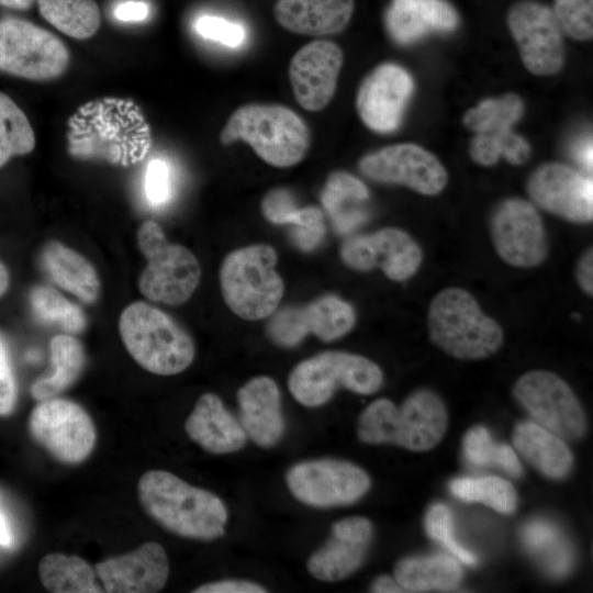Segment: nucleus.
Segmentation results:
<instances>
[{"label":"nucleus","mask_w":593,"mask_h":593,"mask_svg":"<svg viewBox=\"0 0 593 593\" xmlns=\"http://www.w3.org/2000/svg\"><path fill=\"white\" fill-rule=\"evenodd\" d=\"M143 510L164 529L179 537L212 541L225 534L228 511L209 490L166 470H148L137 482Z\"/></svg>","instance_id":"obj_1"},{"label":"nucleus","mask_w":593,"mask_h":593,"mask_svg":"<svg viewBox=\"0 0 593 593\" xmlns=\"http://www.w3.org/2000/svg\"><path fill=\"white\" fill-rule=\"evenodd\" d=\"M448 415L441 398L421 388L400 406L389 399L372 401L360 413L357 436L369 445L392 444L412 451L434 448L447 430Z\"/></svg>","instance_id":"obj_2"},{"label":"nucleus","mask_w":593,"mask_h":593,"mask_svg":"<svg viewBox=\"0 0 593 593\" xmlns=\"http://www.w3.org/2000/svg\"><path fill=\"white\" fill-rule=\"evenodd\" d=\"M427 328L434 345L461 360L488 358L504 340L499 322L486 315L477 299L460 287L445 288L433 298Z\"/></svg>","instance_id":"obj_3"},{"label":"nucleus","mask_w":593,"mask_h":593,"mask_svg":"<svg viewBox=\"0 0 593 593\" xmlns=\"http://www.w3.org/2000/svg\"><path fill=\"white\" fill-rule=\"evenodd\" d=\"M119 334L131 357L158 376L184 371L195 356L191 336L164 311L144 301L124 307Z\"/></svg>","instance_id":"obj_4"},{"label":"nucleus","mask_w":593,"mask_h":593,"mask_svg":"<svg viewBox=\"0 0 593 593\" xmlns=\"http://www.w3.org/2000/svg\"><path fill=\"white\" fill-rule=\"evenodd\" d=\"M220 141L223 145L243 141L267 164L286 168L304 158L310 133L303 120L287 107L250 103L230 115Z\"/></svg>","instance_id":"obj_5"},{"label":"nucleus","mask_w":593,"mask_h":593,"mask_svg":"<svg viewBox=\"0 0 593 593\" xmlns=\"http://www.w3.org/2000/svg\"><path fill=\"white\" fill-rule=\"evenodd\" d=\"M277 251L267 244L230 253L220 271L223 299L228 309L246 321L273 314L283 296L284 284L276 271Z\"/></svg>","instance_id":"obj_6"},{"label":"nucleus","mask_w":593,"mask_h":593,"mask_svg":"<svg viewBox=\"0 0 593 593\" xmlns=\"http://www.w3.org/2000/svg\"><path fill=\"white\" fill-rule=\"evenodd\" d=\"M383 384L381 368L361 355L327 350L299 362L290 372L288 388L303 406L326 404L337 389L370 395Z\"/></svg>","instance_id":"obj_7"},{"label":"nucleus","mask_w":593,"mask_h":593,"mask_svg":"<svg viewBox=\"0 0 593 593\" xmlns=\"http://www.w3.org/2000/svg\"><path fill=\"white\" fill-rule=\"evenodd\" d=\"M136 239L147 259L137 281L139 292L149 301L168 305L187 302L201 278L197 257L187 247L169 243L160 226L152 220L141 224Z\"/></svg>","instance_id":"obj_8"},{"label":"nucleus","mask_w":593,"mask_h":593,"mask_svg":"<svg viewBox=\"0 0 593 593\" xmlns=\"http://www.w3.org/2000/svg\"><path fill=\"white\" fill-rule=\"evenodd\" d=\"M27 430L34 443L64 465L82 463L97 443V429L88 412L59 396L38 401L29 415Z\"/></svg>","instance_id":"obj_9"},{"label":"nucleus","mask_w":593,"mask_h":593,"mask_svg":"<svg viewBox=\"0 0 593 593\" xmlns=\"http://www.w3.org/2000/svg\"><path fill=\"white\" fill-rule=\"evenodd\" d=\"M512 392L534 422L561 439L574 440L585 435V412L571 387L558 374L528 371L516 380Z\"/></svg>","instance_id":"obj_10"},{"label":"nucleus","mask_w":593,"mask_h":593,"mask_svg":"<svg viewBox=\"0 0 593 593\" xmlns=\"http://www.w3.org/2000/svg\"><path fill=\"white\" fill-rule=\"evenodd\" d=\"M68 63L67 47L49 31L19 18L0 20V70L42 81L60 76Z\"/></svg>","instance_id":"obj_11"},{"label":"nucleus","mask_w":593,"mask_h":593,"mask_svg":"<svg viewBox=\"0 0 593 593\" xmlns=\"http://www.w3.org/2000/svg\"><path fill=\"white\" fill-rule=\"evenodd\" d=\"M286 483L299 502L315 508L350 505L371 486L370 477L361 467L335 458L294 463L286 472Z\"/></svg>","instance_id":"obj_12"},{"label":"nucleus","mask_w":593,"mask_h":593,"mask_svg":"<svg viewBox=\"0 0 593 593\" xmlns=\"http://www.w3.org/2000/svg\"><path fill=\"white\" fill-rule=\"evenodd\" d=\"M490 237L497 256L515 268H535L548 255L544 221L532 201L507 198L493 209Z\"/></svg>","instance_id":"obj_13"},{"label":"nucleus","mask_w":593,"mask_h":593,"mask_svg":"<svg viewBox=\"0 0 593 593\" xmlns=\"http://www.w3.org/2000/svg\"><path fill=\"white\" fill-rule=\"evenodd\" d=\"M360 172L376 182L400 184L424 194L440 193L448 181L447 170L429 150L413 143H401L365 155Z\"/></svg>","instance_id":"obj_14"},{"label":"nucleus","mask_w":593,"mask_h":593,"mask_svg":"<svg viewBox=\"0 0 593 593\" xmlns=\"http://www.w3.org/2000/svg\"><path fill=\"white\" fill-rule=\"evenodd\" d=\"M507 25L532 74L550 76L561 70L563 32L550 8L533 0L519 1L511 8Z\"/></svg>","instance_id":"obj_15"},{"label":"nucleus","mask_w":593,"mask_h":593,"mask_svg":"<svg viewBox=\"0 0 593 593\" xmlns=\"http://www.w3.org/2000/svg\"><path fill=\"white\" fill-rule=\"evenodd\" d=\"M340 258L353 270L380 268L390 280L405 281L421 268L423 250L407 232L383 227L348 237L340 247Z\"/></svg>","instance_id":"obj_16"},{"label":"nucleus","mask_w":593,"mask_h":593,"mask_svg":"<svg viewBox=\"0 0 593 593\" xmlns=\"http://www.w3.org/2000/svg\"><path fill=\"white\" fill-rule=\"evenodd\" d=\"M527 193L544 211L575 224L593 220L592 177L562 163L537 167L528 177Z\"/></svg>","instance_id":"obj_17"},{"label":"nucleus","mask_w":593,"mask_h":593,"mask_svg":"<svg viewBox=\"0 0 593 593\" xmlns=\"http://www.w3.org/2000/svg\"><path fill=\"white\" fill-rule=\"evenodd\" d=\"M270 316L268 336L282 347H294L309 334L323 342H332L348 334L356 324L353 305L332 294L305 306L283 307Z\"/></svg>","instance_id":"obj_18"},{"label":"nucleus","mask_w":593,"mask_h":593,"mask_svg":"<svg viewBox=\"0 0 593 593\" xmlns=\"http://www.w3.org/2000/svg\"><path fill=\"white\" fill-rule=\"evenodd\" d=\"M413 90L414 81L403 67L381 64L361 81L356 97L357 112L368 128L391 133L399 127Z\"/></svg>","instance_id":"obj_19"},{"label":"nucleus","mask_w":593,"mask_h":593,"mask_svg":"<svg viewBox=\"0 0 593 593\" xmlns=\"http://www.w3.org/2000/svg\"><path fill=\"white\" fill-rule=\"evenodd\" d=\"M343 52L331 41L301 47L289 65V80L298 103L307 111L323 110L334 97L343 66Z\"/></svg>","instance_id":"obj_20"},{"label":"nucleus","mask_w":593,"mask_h":593,"mask_svg":"<svg viewBox=\"0 0 593 593\" xmlns=\"http://www.w3.org/2000/svg\"><path fill=\"white\" fill-rule=\"evenodd\" d=\"M372 536V524L366 517L351 516L335 522L327 540L309 557V573L324 582L348 578L363 563Z\"/></svg>","instance_id":"obj_21"},{"label":"nucleus","mask_w":593,"mask_h":593,"mask_svg":"<svg viewBox=\"0 0 593 593\" xmlns=\"http://www.w3.org/2000/svg\"><path fill=\"white\" fill-rule=\"evenodd\" d=\"M94 570L104 592L155 593L166 585L170 568L164 547L148 541L131 552L98 562Z\"/></svg>","instance_id":"obj_22"},{"label":"nucleus","mask_w":593,"mask_h":593,"mask_svg":"<svg viewBox=\"0 0 593 593\" xmlns=\"http://www.w3.org/2000/svg\"><path fill=\"white\" fill-rule=\"evenodd\" d=\"M239 422L258 447L271 448L283 437L286 422L281 394L276 381L267 376L248 380L237 391Z\"/></svg>","instance_id":"obj_23"},{"label":"nucleus","mask_w":593,"mask_h":593,"mask_svg":"<svg viewBox=\"0 0 593 593\" xmlns=\"http://www.w3.org/2000/svg\"><path fill=\"white\" fill-rule=\"evenodd\" d=\"M184 432L192 441L213 455L238 451L248 439L239 419L214 393H204L198 399L186 419Z\"/></svg>","instance_id":"obj_24"},{"label":"nucleus","mask_w":593,"mask_h":593,"mask_svg":"<svg viewBox=\"0 0 593 593\" xmlns=\"http://www.w3.org/2000/svg\"><path fill=\"white\" fill-rule=\"evenodd\" d=\"M384 20L389 35L401 45L458 26L457 12L445 0H391Z\"/></svg>","instance_id":"obj_25"},{"label":"nucleus","mask_w":593,"mask_h":593,"mask_svg":"<svg viewBox=\"0 0 593 593\" xmlns=\"http://www.w3.org/2000/svg\"><path fill=\"white\" fill-rule=\"evenodd\" d=\"M354 8V0H278L273 15L283 29L292 33L323 36L343 31Z\"/></svg>","instance_id":"obj_26"},{"label":"nucleus","mask_w":593,"mask_h":593,"mask_svg":"<svg viewBox=\"0 0 593 593\" xmlns=\"http://www.w3.org/2000/svg\"><path fill=\"white\" fill-rule=\"evenodd\" d=\"M42 265L51 280L81 302L94 303L100 295V278L93 265L77 250L58 240L48 242Z\"/></svg>","instance_id":"obj_27"},{"label":"nucleus","mask_w":593,"mask_h":593,"mask_svg":"<svg viewBox=\"0 0 593 593\" xmlns=\"http://www.w3.org/2000/svg\"><path fill=\"white\" fill-rule=\"evenodd\" d=\"M512 441L518 454L541 474L564 478L573 466V456L559 436L534 421L518 423Z\"/></svg>","instance_id":"obj_28"},{"label":"nucleus","mask_w":593,"mask_h":593,"mask_svg":"<svg viewBox=\"0 0 593 593\" xmlns=\"http://www.w3.org/2000/svg\"><path fill=\"white\" fill-rule=\"evenodd\" d=\"M261 212L273 224H291L292 238L302 250L311 251L323 242L325 225L322 210L296 206L287 189L269 191L261 201Z\"/></svg>","instance_id":"obj_29"},{"label":"nucleus","mask_w":593,"mask_h":593,"mask_svg":"<svg viewBox=\"0 0 593 593\" xmlns=\"http://www.w3.org/2000/svg\"><path fill=\"white\" fill-rule=\"evenodd\" d=\"M368 200L366 184L346 171L332 172L321 194L322 205L340 234L350 233L367 220Z\"/></svg>","instance_id":"obj_30"},{"label":"nucleus","mask_w":593,"mask_h":593,"mask_svg":"<svg viewBox=\"0 0 593 593\" xmlns=\"http://www.w3.org/2000/svg\"><path fill=\"white\" fill-rule=\"evenodd\" d=\"M52 372L37 378L31 385L34 400L43 401L58 396L81 376L86 365L82 344L71 334H57L49 342Z\"/></svg>","instance_id":"obj_31"},{"label":"nucleus","mask_w":593,"mask_h":593,"mask_svg":"<svg viewBox=\"0 0 593 593\" xmlns=\"http://www.w3.org/2000/svg\"><path fill=\"white\" fill-rule=\"evenodd\" d=\"M393 574L405 592L450 591L460 583L462 569L447 555L414 556L399 560Z\"/></svg>","instance_id":"obj_32"},{"label":"nucleus","mask_w":593,"mask_h":593,"mask_svg":"<svg viewBox=\"0 0 593 593\" xmlns=\"http://www.w3.org/2000/svg\"><path fill=\"white\" fill-rule=\"evenodd\" d=\"M42 585L53 593H100L96 570L82 558L60 552L45 555L38 563Z\"/></svg>","instance_id":"obj_33"},{"label":"nucleus","mask_w":593,"mask_h":593,"mask_svg":"<svg viewBox=\"0 0 593 593\" xmlns=\"http://www.w3.org/2000/svg\"><path fill=\"white\" fill-rule=\"evenodd\" d=\"M521 540L551 575L562 577L570 571L573 563L571 547L552 523L545 519L528 522L521 530Z\"/></svg>","instance_id":"obj_34"},{"label":"nucleus","mask_w":593,"mask_h":593,"mask_svg":"<svg viewBox=\"0 0 593 593\" xmlns=\"http://www.w3.org/2000/svg\"><path fill=\"white\" fill-rule=\"evenodd\" d=\"M41 15L61 33L86 40L93 36L101 23L94 0H37Z\"/></svg>","instance_id":"obj_35"},{"label":"nucleus","mask_w":593,"mask_h":593,"mask_svg":"<svg viewBox=\"0 0 593 593\" xmlns=\"http://www.w3.org/2000/svg\"><path fill=\"white\" fill-rule=\"evenodd\" d=\"M523 100L515 93L482 100L463 115L466 127L474 134H496L511 131L524 113Z\"/></svg>","instance_id":"obj_36"},{"label":"nucleus","mask_w":593,"mask_h":593,"mask_svg":"<svg viewBox=\"0 0 593 593\" xmlns=\"http://www.w3.org/2000/svg\"><path fill=\"white\" fill-rule=\"evenodd\" d=\"M30 303L38 320L58 326L66 334H79L87 326L83 311L52 287H34L30 292Z\"/></svg>","instance_id":"obj_37"},{"label":"nucleus","mask_w":593,"mask_h":593,"mask_svg":"<svg viewBox=\"0 0 593 593\" xmlns=\"http://www.w3.org/2000/svg\"><path fill=\"white\" fill-rule=\"evenodd\" d=\"M449 489L466 502H480L503 514L513 513L517 506L514 486L500 477L456 478Z\"/></svg>","instance_id":"obj_38"},{"label":"nucleus","mask_w":593,"mask_h":593,"mask_svg":"<svg viewBox=\"0 0 593 593\" xmlns=\"http://www.w3.org/2000/svg\"><path fill=\"white\" fill-rule=\"evenodd\" d=\"M35 134L25 113L0 91V167L13 156L31 153Z\"/></svg>","instance_id":"obj_39"},{"label":"nucleus","mask_w":593,"mask_h":593,"mask_svg":"<svg viewBox=\"0 0 593 593\" xmlns=\"http://www.w3.org/2000/svg\"><path fill=\"white\" fill-rule=\"evenodd\" d=\"M466 459L475 467H499L512 477L523 472L515 451L505 444H496L483 426L470 428L462 440Z\"/></svg>","instance_id":"obj_40"},{"label":"nucleus","mask_w":593,"mask_h":593,"mask_svg":"<svg viewBox=\"0 0 593 593\" xmlns=\"http://www.w3.org/2000/svg\"><path fill=\"white\" fill-rule=\"evenodd\" d=\"M530 153L528 142L512 130L496 134H474L469 146L472 160L484 167L494 166L500 158L519 166L529 159Z\"/></svg>","instance_id":"obj_41"},{"label":"nucleus","mask_w":593,"mask_h":593,"mask_svg":"<svg viewBox=\"0 0 593 593\" xmlns=\"http://www.w3.org/2000/svg\"><path fill=\"white\" fill-rule=\"evenodd\" d=\"M424 523L427 535L441 544V546L461 562L466 564H474L477 562L475 556L456 539L452 515L445 504H433L425 515Z\"/></svg>","instance_id":"obj_42"},{"label":"nucleus","mask_w":593,"mask_h":593,"mask_svg":"<svg viewBox=\"0 0 593 593\" xmlns=\"http://www.w3.org/2000/svg\"><path fill=\"white\" fill-rule=\"evenodd\" d=\"M553 14L562 30L578 41L593 35V0H553Z\"/></svg>","instance_id":"obj_43"},{"label":"nucleus","mask_w":593,"mask_h":593,"mask_svg":"<svg viewBox=\"0 0 593 593\" xmlns=\"http://www.w3.org/2000/svg\"><path fill=\"white\" fill-rule=\"evenodd\" d=\"M197 32L204 38L235 48L245 41V29L238 24L214 15H203L195 22Z\"/></svg>","instance_id":"obj_44"},{"label":"nucleus","mask_w":593,"mask_h":593,"mask_svg":"<svg viewBox=\"0 0 593 593\" xmlns=\"http://www.w3.org/2000/svg\"><path fill=\"white\" fill-rule=\"evenodd\" d=\"M18 395V383L9 349L0 333V417H7L13 413Z\"/></svg>","instance_id":"obj_45"},{"label":"nucleus","mask_w":593,"mask_h":593,"mask_svg":"<svg viewBox=\"0 0 593 593\" xmlns=\"http://www.w3.org/2000/svg\"><path fill=\"white\" fill-rule=\"evenodd\" d=\"M147 199L156 205L164 204L171 193V174L169 166L161 159L149 161L145 175Z\"/></svg>","instance_id":"obj_46"},{"label":"nucleus","mask_w":593,"mask_h":593,"mask_svg":"<svg viewBox=\"0 0 593 593\" xmlns=\"http://www.w3.org/2000/svg\"><path fill=\"white\" fill-rule=\"evenodd\" d=\"M193 593H265L267 589L261 584L239 579H227L204 583L195 588Z\"/></svg>","instance_id":"obj_47"},{"label":"nucleus","mask_w":593,"mask_h":593,"mask_svg":"<svg viewBox=\"0 0 593 593\" xmlns=\"http://www.w3.org/2000/svg\"><path fill=\"white\" fill-rule=\"evenodd\" d=\"M575 281L586 295H593V249L586 248L575 265Z\"/></svg>","instance_id":"obj_48"},{"label":"nucleus","mask_w":593,"mask_h":593,"mask_svg":"<svg viewBox=\"0 0 593 593\" xmlns=\"http://www.w3.org/2000/svg\"><path fill=\"white\" fill-rule=\"evenodd\" d=\"M115 16L124 22L142 21L148 15V7L144 2L128 1L115 8Z\"/></svg>","instance_id":"obj_49"},{"label":"nucleus","mask_w":593,"mask_h":593,"mask_svg":"<svg viewBox=\"0 0 593 593\" xmlns=\"http://www.w3.org/2000/svg\"><path fill=\"white\" fill-rule=\"evenodd\" d=\"M370 591L376 593H401L405 590L399 584L394 577L388 574L379 575L370 585Z\"/></svg>","instance_id":"obj_50"},{"label":"nucleus","mask_w":593,"mask_h":593,"mask_svg":"<svg viewBox=\"0 0 593 593\" xmlns=\"http://www.w3.org/2000/svg\"><path fill=\"white\" fill-rule=\"evenodd\" d=\"M574 159L586 170H592V139L584 138L573 148Z\"/></svg>","instance_id":"obj_51"},{"label":"nucleus","mask_w":593,"mask_h":593,"mask_svg":"<svg viewBox=\"0 0 593 593\" xmlns=\"http://www.w3.org/2000/svg\"><path fill=\"white\" fill-rule=\"evenodd\" d=\"M34 2L35 0H0V5L14 10H27Z\"/></svg>","instance_id":"obj_52"},{"label":"nucleus","mask_w":593,"mask_h":593,"mask_svg":"<svg viewBox=\"0 0 593 593\" xmlns=\"http://www.w3.org/2000/svg\"><path fill=\"white\" fill-rule=\"evenodd\" d=\"M10 287V273L5 265L0 260V298L5 294Z\"/></svg>","instance_id":"obj_53"},{"label":"nucleus","mask_w":593,"mask_h":593,"mask_svg":"<svg viewBox=\"0 0 593 593\" xmlns=\"http://www.w3.org/2000/svg\"><path fill=\"white\" fill-rule=\"evenodd\" d=\"M11 535L10 530L8 528V525L5 523V519L0 513V545L2 546H10L11 545Z\"/></svg>","instance_id":"obj_54"}]
</instances>
